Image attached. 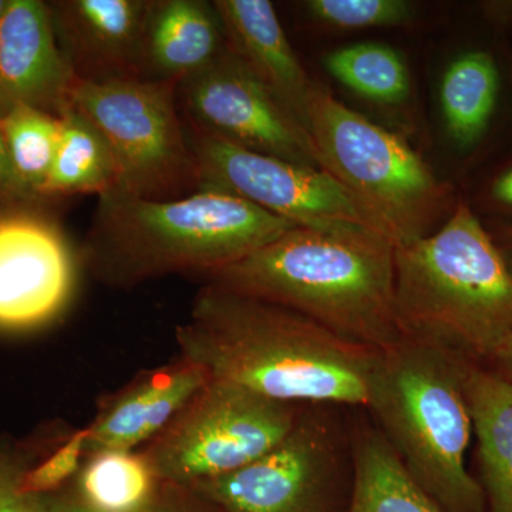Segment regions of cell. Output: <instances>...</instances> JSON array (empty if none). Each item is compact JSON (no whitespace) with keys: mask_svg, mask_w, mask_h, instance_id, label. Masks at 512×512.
Listing matches in <instances>:
<instances>
[{"mask_svg":"<svg viewBox=\"0 0 512 512\" xmlns=\"http://www.w3.org/2000/svg\"><path fill=\"white\" fill-rule=\"evenodd\" d=\"M175 342L211 379L301 406L366 409L382 353L284 306L211 284L195 296Z\"/></svg>","mask_w":512,"mask_h":512,"instance_id":"cell-1","label":"cell"},{"mask_svg":"<svg viewBox=\"0 0 512 512\" xmlns=\"http://www.w3.org/2000/svg\"><path fill=\"white\" fill-rule=\"evenodd\" d=\"M394 254L396 245L372 229L295 227L201 278L301 313L350 342L386 350L403 339Z\"/></svg>","mask_w":512,"mask_h":512,"instance_id":"cell-2","label":"cell"},{"mask_svg":"<svg viewBox=\"0 0 512 512\" xmlns=\"http://www.w3.org/2000/svg\"><path fill=\"white\" fill-rule=\"evenodd\" d=\"M295 227L224 192L147 200L111 190L99 195L80 256L103 284L130 288L171 274L201 278Z\"/></svg>","mask_w":512,"mask_h":512,"instance_id":"cell-3","label":"cell"},{"mask_svg":"<svg viewBox=\"0 0 512 512\" xmlns=\"http://www.w3.org/2000/svg\"><path fill=\"white\" fill-rule=\"evenodd\" d=\"M394 302L403 336L470 360H490L512 338L510 268L466 202L436 232L396 247Z\"/></svg>","mask_w":512,"mask_h":512,"instance_id":"cell-4","label":"cell"},{"mask_svg":"<svg viewBox=\"0 0 512 512\" xmlns=\"http://www.w3.org/2000/svg\"><path fill=\"white\" fill-rule=\"evenodd\" d=\"M468 360L403 336L380 353L366 406L410 476L448 512H480L484 503L483 487L467 470L474 434Z\"/></svg>","mask_w":512,"mask_h":512,"instance_id":"cell-5","label":"cell"},{"mask_svg":"<svg viewBox=\"0 0 512 512\" xmlns=\"http://www.w3.org/2000/svg\"><path fill=\"white\" fill-rule=\"evenodd\" d=\"M305 126L320 168L332 175L396 247L427 237L450 204V188L402 137L313 84Z\"/></svg>","mask_w":512,"mask_h":512,"instance_id":"cell-6","label":"cell"},{"mask_svg":"<svg viewBox=\"0 0 512 512\" xmlns=\"http://www.w3.org/2000/svg\"><path fill=\"white\" fill-rule=\"evenodd\" d=\"M171 83L74 79L69 106L103 136L119 167L117 190L147 200L195 190V161Z\"/></svg>","mask_w":512,"mask_h":512,"instance_id":"cell-7","label":"cell"},{"mask_svg":"<svg viewBox=\"0 0 512 512\" xmlns=\"http://www.w3.org/2000/svg\"><path fill=\"white\" fill-rule=\"evenodd\" d=\"M302 409L211 379L143 451L163 483L190 488L265 456Z\"/></svg>","mask_w":512,"mask_h":512,"instance_id":"cell-8","label":"cell"},{"mask_svg":"<svg viewBox=\"0 0 512 512\" xmlns=\"http://www.w3.org/2000/svg\"><path fill=\"white\" fill-rule=\"evenodd\" d=\"M338 409L306 404L265 456L188 490L225 512H323L336 485L353 473L352 431Z\"/></svg>","mask_w":512,"mask_h":512,"instance_id":"cell-9","label":"cell"},{"mask_svg":"<svg viewBox=\"0 0 512 512\" xmlns=\"http://www.w3.org/2000/svg\"><path fill=\"white\" fill-rule=\"evenodd\" d=\"M188 140L195 191L234 195L296 227H360L382 234L355 198L320 168L255 153L192 128Z\"/></svg>","mask_w":512,"mask_h":512,"instance_id":"cell-10","label":"cell"},{"mask_svg":"<svg viewBox=\"0 0 512 512\" xmlns=\"http://www.w3.org/2000/svg\"><path fill=\"white\" fill-rule=\"evenodd\" d=\"M177 92L192 130L265 156L320 168L305 126L228 49L210 67L178 84Z\"/></svg>","mask_w":512,"mask_h":512,"instance_id":"cell-11","label":"cell"},{"mask_svg":"<svg viewBox=\"0 0 512 512\" xmlns=\"http://www.w3.org/2000/svg\"><path fill=\"white\" fill-rule=\"evenodd\" d=\"M45 208L0 212V333L55 322L72 302L76 255Z\"/></svg>","mask_w":512,"mask_h":512,"instance_id":"cell-12","label":"cell"},{"mask_svg":"<svg viewBox=\"0 0 512 512\" xmlns=\"http://www.w3.org/2000/svg\"><path fill=\"white\" fill-rule=\"evenodd\" d=\"M47 5L57 43L74 79H141L150 0H57Z\"/></svg>","mask_w":512,"mask_h":512,"instance_id":"cell-13","label":"cell"},{"mask_svg":"<svg viewBox=\"0 0 512 512\" xmlns=\"http://www.w3.org/2000/svg\"><path fill=\"white\" fill-rule=\"evenodd\" d=\"M73 80L49 5L6 0L0 19V116L26 106L60 119L70 107Z\"/></svg>","mask_w":512,"mask_h":512,"instance_id":"cell-14","label":"cell"},{"mask_svg":"<svg viewBox=\"0 0 512 512\" xmlns=\"http://www.w3.org/2000/svg\"><path fill=\"white\" fill-rule=\"evenodd\" d=\"M211 377L184 357L148 370L100 407L89 429L86 456L138 450L156 439Z\"/></svg>","mask_w":512,"mask_h":512,"instance_id":"cell-15","label":"cell"},{"mask_svg":"<svg viewBox=\"0 0 512 512\" xmlns=\"http://www.w3.org/2000/svg\"><path fill=\"white\" fill-rule=\"evenodd\" d=\"M227 47L305 126L313 83L268 0H215ZM306 128V126H305Z\"/></svg>","mask_w":512,"mask_h":512,"instance_id":"cell-16","label":"cell"},{"mask_svg":"<svg viewBox=\"0 0 512 512\" xmlns=\"http://www.w3.org/2000/svg\"><path fill=\"white\" fill-rule=\"evenodd\" d=\"M214 2L150 0L144 23L141 80L178 86L227 52Z\"/></svg>","mask_w":512,"mask_h":512,"instance_id":"cell-17","label":"cell"},{"mask_svg":"<svg viewBox=\"0 0 512 512\" xmlns=\"http://www.w3.org/2000/svg\"><path fill=\"white\" fill-rule=\"evenodd\" d=\"M464 389L491 511L512 512V380L468 360Z\"/></svg>","mask_w":512,"mask_h":512,"instance_id":"cell-18","label":"cell"},{"mask_svg":"<svg viewBox=\"0 0 512 512\" xmlns=\"http://www.w3.org/2000/svg\"><path fill=\"white\" fill-rule=\"evenodd\" d=\"M350 431L353 483L348 512H443L376 426L360 421Z\"/></svg>","mask_w":512,"mask_h":512,"instance_id":"cell-19","label":"cell"},{"mask_svg":"<svg viewBox=\"0 0 512 512\" xmlns=\"http://www.w3.org/2000/svg\"><path fill=\"white\" fill-rule=\"evenodd\" d=\"M72 495L94 512H137L156 500L163 481L144 451L103 450L84 458Z\"/></svg>","mask_w":512,"mask_h":512,"instance_id":"cell-20","label":"cell"},{"mask_svg":"<svg viewBox=\"0 0 512 512\" xmlns=\"http://www.w3.org/2000/svg\"><path fill=\"white\" fill-rule=\"evenodd\" d=\"M60 140L42 195L46 200L119 188L116 158L103 136L72 107L60 117Z\"/></svg>","mask_w":512,"mask_h":512,"instance_id":"cell-21","label":"cell"},{"mask_svg":"<svg viewBox=\"0 0 512 512\" xmlns=\"http://www.w3.org/2000/svg\"><path fill=\"white\" fill-rule=\"evenodd\" d=\"M500 94V70L490 53L471 50L444 73L440 103L448 133L458 146L470 147L484 136Z\"/></svg>","mask_w":512,"mask_h":512,"instance_id":"cell-22","label":"cell"},{"mask_svg":"<svg viewBox=\"0 0 512 512\" xmlns=\"http://www.w3.org/2000/svg\"><path fill=\"white\" fill-rule=\"evenodd\" d=\"M326 70L363 99L380 104L402 103L409 93V73L392 47L359 43L325 57Z\"/></svg>","mask_w":512,"mask_h":512,"instance_id":"cell-23","label":"cell"},{"mask_svg":"<svg viewBox=\"0 0 512 512\" xmlns=\"http://www.w3.org/2000/svg\"><path fill=\"white\" fill-rule=\"evenodd\" d=\"M0 123L16 174L43 198L42 190L59 147L60 119L32 107L16 106L0 116Z\"/></svg>","mask_w":512,"mask_h":512,"instance_id":"cell-24","label":"cell"},{"mask_svg":"<svg viewBox=\"0 0 512 512\" xmlns=\"http://www.w3.org/2000/svg\"><path fill=\"white\" fill-rule=\"evenodd\" d=\"M66 436H0V512H40L43 495L26 491L30 470Z\"/></svg>","mask_w":512,"mask_h":512,"instance_id":"cell-25","label":"cell"},{"mask_svg":"<svg viewBox=\"0 0 512 512\" xmlns=\"http://www.w3.org/2000/svg\"><path fill=\"white\" fill-rule=\"evenodd\" d=\"M313 19L342 30L403 25L413 18V6L404 0H309Z\"/></svg>","mask_w":512,"mask_h":512,"instance_id":"cell-26","label":"cell"},{"mask_svg":"<svg viewBox=\"0 0 512 512\" xmlns=\"http://www.w3.org/2000/svg\"><path fill=\"white\" fill-rule=\"evenodd\" d=\"M89 429L73 431L49 451L26 478V491L36 495L56 493L72 481L86 458Z\"/></svg>","mask_w":512,"mask_h":512,"instance_id":"cell-27","label":"cell"},{"mask_svg":"<svg viewBox=\"0 0 512 512\" xmlns=\"http://www.w3.org/2000/svg\"><path fill=\"white\" fill-rule=\"evenodd\" d=\"M46 200L30 190L20 180L10 163L5 138L0 123V210H22V208H45Z\"/></svg>","mask_w":512,"mask_h":512,"instance_id":"cell-28","label":"cell"},{"mask_svg":"<svg viewBox=\"0 0 512 512\" xmlns=\"http://www.w3.org/2000/svg\"><path fill=\"white\" fill-rule=\"evenodd\" d=\"M163 488V487H161ZM160 495V493H158ZM158 495L156 500L153 501L148 507L137 512H183L175 510V508L163 507L158 504ZM40 512H94L89 508L83 507L82 504L77 503L72 495L62 494L56 491L53 494L43 495L42 510Z\"/></svg>","mask_w":512,"mask_h":512,"instance_id":"cell-29","label":"cell"},{"mask_svg":"<svg viewBox=\"0 0 512 512\" xmlns=\"http://www.w3.org/2000/svg\"><path fill=\"white\" fill-rule=\"evenodd\" d=\"M491 195L495 202L512 210V165L495 178L493 187H491Z\"/></svg>","mask_w":512,"mask_h":512,"instance_id":"cell-30","label":"cell"},{"mask_svg":"<svg viewBox=\"0 0 512 512\" xmlns=\"http://www.w3.org/2000/svg\"><path fill=\"white\" fill-rule=\"evenodd\" d=\"M490 360L497 365L498 373L512 380V338L505 340Z\"/></svg>","mask_w":512,"mask_h":512,"instance_id":"cell-31","label":"cell"},{"mask_svg":"<svg viewBox=\"0 0 512 512\" xmlns=\"http://www.w3.org/2000/svg\"><path fill=\"white\" fill-rule=\"evenodd\" d=\"M500 248L501 254H503L505 262H507L508 268H510L512 274V227L505 231L503 241L497 244Z\"/></svg>","mask_w":512,"mask_h":512,"instance_id":"cell-32","label":"cell"},{"mask_svg":"<svg viewBox=\"0 0 512 512\" xmlns=\"http://www.w3.org/2000/svg\"><path fill=\"white\" fill-rule=\"evenodd\" d=\"M6 0H0V19H2L3 9H5Z\"/></svg>","mask_w":512,"mask_h":512,"instance_id":"cell-33","label":"cell"},{"mask_svg":"<svg viewBox=\"0 0 512 512\" xmlns=\"http://www.w3.org/2000/svg\"><path fill=\"white\" fill-rule=\"evenodd\" d=\"M6 211H8V210H6ZM0 212H2V210H0Z\"/></svg>","mask_w":512,"mask_h":512,"instance_id":"cell-34","label":"cell"}]
</instances>
